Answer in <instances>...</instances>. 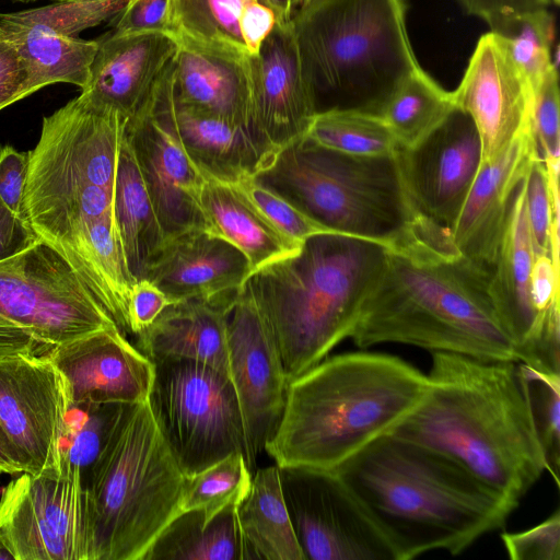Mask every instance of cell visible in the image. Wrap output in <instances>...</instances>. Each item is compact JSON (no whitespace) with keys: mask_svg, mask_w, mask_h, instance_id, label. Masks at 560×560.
I'll return each mask as SVG.
<instances>
[{"mask_svg":"<svg viewBox=\"0 0 560 560\" xmlns=\"http://www.w3.org/2000/svg\"><path fill=\"white\" fill-rule=\"evenodd\" d=\"M127 120L80 93L43 118L39 138L27 152L22 217L101 303L130 278L114 213Z\"/></svg>","mask_w":560,"mask_h":560,"instance_id":"6da1fadb","label":"cell"},{"mask_svg":"<svg viewBox=\"0 0 560 560\" xmlns=\"http://www.w3.org/2000/svg\"><path fill=\"white\" fill-rule=\"evenodd\" d=\"M516 363L432 352L422 399L390 434L442 454L517 506L546 464Z\"/></svg>","mask_w":560,"mask_h":560,"instance_id":"7a4b0ae2","label":"cell"},{"mask_svg":"<svg viewBox=\"0 0 560 560\" xmlns=\"http://www.w3.org/2000/svg\"><path fill=\"white\" fill-rule=\"evenodd\" d=\"M491 272L446 236L388 250L350 335L359 348L402 343L488 361L517 362L490 291Z\"/></svg>","mask_w":560,"mask_h":560,"instance_id":"3957f363","label":"cell"},{"mask_svg":"<svg viewBox=\"0 0 560 560\" xmlns=\"http://www.w3.org/2000/svg\"><path fill=\"white\" fill-rule=\"evenodd\" d=\"M362 502L398 560L456 556L501 528L516 505L442 454L385 434L334 469Z\"/></svg>","mask_w":560,"mask_h":560,"instance_id":"277c9868","label":"cell"},{"mask_svg":"<svg viewBox=\"0 0 560 560\" xmlns=\"http://www.w3.org/2000/svg\"><path fill=\"white\" fill-rule=\"evenodd\" d=\"M427 387L425 374L390 354L324 359L289 382L282 419L265 451L278 466L334 470L390 433Z\"/></svg>","mask_w":560,"mask_h":560,"instance_id":"5b68a950","label":"cell"},{"mask_svg":"<svg viewBox=\"0 0 560 560\" xmlns=\"http://www.w3.org/2000/svg\"><path fill=\"white\" fill-rule=\"evenodd\" d=\"M388 249L341 234L307 237L299 253L253 272L245 285L266 322L289 382L350 338Z\"/></svg>","mask_w":560,"mask_h":560,"instance_id":"8992f818","label":"cell"},{"mask_svg":"<svg viewBox=\"0 0 560 560\" xmlns=\"http://www.w3.org/2000/svg\"><path fill=\"white\" fill-rule=\"evenodd\" d=\"M406 0H307L291 24L318 112L378 115L421 67L407 31Z\"/></svg>","mask_w":560,"mask_h":560,"instance_id":"52a82bcc","label":"cell"},{"mask_svg":"<svg viewBox=\"0 0 560 560\" xmlns=\"http://www.w3.org/2000/svg\"><path fill=\"white\" fill-rule=\"evenodd\" d=\"M254 177L326 229L388 250L427 231L428 219L409 198L396 154L349 155L302 138L279 151Z\"/></svg>","mask_w":560,"mask_h":560,"instance_id":"ba28073f","label":"cell"},{"mask_svg":"<svg viewBox=\"0 0 560 560\" xmlns=\"http://www.w3.org/2000/svg\"><path fill=\"white\" fill-rule=\"evenodd\" d=\"M184 477L148 400L128 405L83 477L93 560H142L179 514Z\"/></svg>","mask_w":560,"mask_h":560,"instance_id":"9c48e42d","label":"cell"},{"mask_svg":"<svg viewBox=\"0 0 560 560\" xmlns=\"http://www.w3.org/2000/svg\"><path fill=\"white\" fill-rule=\"evenodd\" d=\"M118 327L68 262L42 241L0 260V357H46L92 331Z\"/></svg>","mask_w":560,"mask_h":560,"instance_id":"30bf717a","label":"cell"},{"mask_svg":"<svg viewBox=\"0 0 560 560\" xmlns=\"http://www.w3.org/2000/svg\"><path fill=\"white\" fill-rule=\"evenodd\" d=\"M152 362L148 404L184 476L233 453L246 458L243 419L229 374L191 360Z\"/></svg>","mask_w":560,"mask_h":560,"instance_id":"8fae6325","label":"cell"},{"mask_svg":"<svg viewBox=\"0 0 560 560\" xmlns=\"http://www.w3.org/2000/svg\"><path fill=\"white\" fill-rule=\"evenodd\" d=\"M0 541L14 560H93L82 471L12 479L0 497Z\"/></svg>","mask_w":560,"mask_h":560,"instance_id":"7c38bea8","label":"cell"},{"mask_svg":"<svg viewBox=\"0 0 560 560\" xmlns=\"http://www.w3.org/2000/svg\"><path fill=\"white\" fill-rule=\"evenodd\" d=\"M278 471L305 560H398L384 532L336 470L278 466Z\"/></svg>","mask_w":560,"mask_h":560,"instance_id":"4fadbf2b","label":"cell"},{"mask_svg":"<svg viewBox=\"0 0 560 560\" xmlns=\"http://www.w3.org/2000/svg\"><path fill=\"white\" fill-rule=\"evenodd\" d=\"M69 383L48 357H0V427L22 472H63Z\"/></svg>","mask_w":560,"mask_h":560,"instance_id":"5bb4252c","label":"cell"},{"mask_svg":"<svg viewBox=\"0 0 560 560\" xmlns=\"http://www.w3.org/2000/svg\"><path fill=\"white\" fill-rule=\"evenodd\" d=\"M228 354L243 419L246 460L253 471L282 419L289 380L273 337L245 284L229 316Z\"/></svg>","mask_w":560,"mask_h":560,"instance_id":"9a60e30c","label":"cell"},{"mask_svg":"<svg viewBox=\"0 0 560 560\" xmlns=\"http://www.w3.org/2000/svg\"><path fill=\"white\" fill-rule=\"evenodd\" d=\"M409 198L420 215L451 228L481 164V143L471 117L455 108L422 141L396 153Z\"/></svg>","mask_w":560,"mask_h":560,"instance_id":"2e32d148","label":"cell"},{"mask_svg":"<svg viewBox=\"0 0 560 560\" xmlns=\"http://www.w3.org/2000/svg\"><path fill=\"white\" fill-rule=\"evenodd\" d=\"M247 66L248 127L272 160L283 148L305 137L318 112L291 21L277 23Z\"/></svg>","mask_w":560,"mask_h":560,"instance_id":"e0dca14e","label":"cell"},{"mask_svg":"<svg viewBox=\"0 0 560 560\" xmlns=\"http://www.w3.org/2000/svg\"><path fill=\"white\" fill-rule=\"evenodd\" d=\"M455 106L472 119L481 163H490L532 124L534 89L492 32L480 36L457 88Z\"/></svg>","mask_w":560,"mask_h":560,"instance_id":"ac0fdd59","label":"cell"},{"mask_svg":"<svg viewBox=\"0 0 560 560\" xmlns=\"http://www.w3.org/2000/svg\"><path fill=\"white\" fill-rule=\"evenodd\" d=\"M125 133L164 241L187 230H206L199 202L205 176L155 113L151 94L127 120Z\"/></svg>","mask_w":560,"mask_h":560,"instance_id":"d6986e66","label":"cell"},{"mask_svg":"<svg viewBox=\"0 0 560 560\" xmlns=\"http://www.w3.org/2000/svg\"><path fill=\"white\" fill-rule=\"evenodd\" d=\"M46 357L66 376L71 407L137 405L149 398L154 363L118 327L67 341Z\"/></svg>","mask_w":560,"mask_h":560,"instance_id":"ffe728a7","label":"cell"},{"mask_svg":"<svg viewBox=\"0 0 560 560\" xmlns=\"http://www.w3.org/2000/svg\"><path fill=\"white\" fill-rule=\"evenodd\" d=\"M153 107L203 176L229 185L255 176L271 158L244 126L175 102L172 61L151 92Z\"/></svg>","mask_w":560,"mask_h":560,"instance_id":"44dd1931","label":"cell"},{"mask_svg":"<svg viewBox=\"0 0 560 560\" xmlns=\"http://www.w3.org/2000/svg\"><path fill=\"white\" fill-rule=\"evenodd\" d=\"M539 155L532 124L490 163H481L465 202L447 229L453 248L492 271L517 184Z\"/></svg>","mask_w":560,"mask_h":560,"instance_id":"7402d4cb","label":"cell"},{"mask_svg":"<svg viewBox=\"0 0 560 560\" xmlns=\"http://www.w3.org/2000/svg\"><path fill=\"white\" fill-rule=\"evenodd\" d=\"M96 40L97 50L81 93L129 119L173 60L178 40L170 32L117 33L112 30Z\"/></svg>","mask_w":560,"mask_h":560,"instance_id":"603a6c76","label":"cell"},{"mask_svg":"<svg viewBox=\"0 0 560 560\" xmlns=\"http://www.w3.org/2000/svg\"><path fill=\"white\" fill-rule=\"evenodd\" d=\"M249 276L248 260L238 248L206 230L191 229L164 241L143 279L175 303L237 293Z\"/></svg>","mask_w":560,"mask_h":560,"instance_id":"cb8c5ba5","label":"cell"},{"mask_svg":"<svg viewBox=\"0 0 560 560\" xmlns=\"http://www.w3.org/2000/svg\"><path fill=\"white\" fill-rule=\"evenodd\" d=\"M237 293L167 305L137 335V348L151 361L191 360L229 374L228 322Z\"/></svg>","mask_w":560,"mask_h":560,"instance_id":"d4e9b609","label":"cell"},{"mask_svg":"<svg viewBox=\"0 0 560 560\" xmlns=\"http://www.w3.org/2000/svg\"><path fill=\"white\" fill-rule=\"evenodd\" d=\"M0 33L18 49L27 80L21 100L54 83L83 89L97 50V40L72 36L39 19L32 9L0 13Z\"/></svg>","mask_w":560,"mask_h":560,"instance_id":"484cf974","label":"cell"},{"mask_svg":"<svg viewBox=\"0 0 560 560\" xmlns=\"http://www.w3.org/2000/svg\"><path fill=\"white\" fill-rule=\"evenodd\" d=\"M248 58L235 60L178 40L172 60L176 103L248 127Z\"/></svg>","mask_w":560,"mask_h":560,"instance_id":"4316f807","label":"cell"},{"mask_svg":"<svg viewBox=\"0 0 560 560\" xmlns=\"http://www.w3.org/2000/svg\"><path fill=\"white\" fill-rule=\"evenodd\" d=\"M199 202L206 231L238 248L250 275L301 249L303 243L281 233L232 185L205 176Z\"/></svg>","mask_w":560,"mask_h":560,"instance_id":"83f0119b","label":"cell"},{"mask_svg":"<svg viewBox=\"0 0 560 560\" xmlns=\"http://www.w3.org/2000/svg\"><path fill=\"white\" fill-rule=\"evenodd\" d=\"M243 560H305L283 499L278 466L258 469L237 506Z\"/></svg>","mask_w":560,"mask_h":560,"instance_id":"f1b7e54d","label":"cell"},{"mask_svg":"<svg viewBox=\"0 0 560 560\" xmlns=\"http://www.w3.org/2000/svg\"><path fill=\"white\" fill-rule=\"evenodd\" d=\"M114 213L129 271L136 281L143 279L164 236L126 133L117 162Z\"/></svg>","mask_w":560,"mask_h":560,"instance_id":"f546056e","label":"cell"},{"mask_svg":"<svg viewBox=\"0 0 560 560\" xmlns=\"http://www.w3.org/2000/svg\"><path fill=\"white\" fill-rule=\"evenodd\" d=\"M237 508L207 520L201 510L176 515L150 546L142 560H243Z\"/></svg>","mask_w":560,"mask_h":560,"instance_id":"4dcf8cb0","label":"cell"},{"mask_svg":"<svg viewBox=\"0 0 560 560\" xmlns=\"http://www.w3.org/2000/svg\"><path fill=\"white\" fill-rule=\"evenodd\" d=\"M256 0H168V26L177 40L235 60L252 57L242 21Z\"/></svg>","mask_w":560,"mask_h":560,"instance_id":"1f68e13d","label":"cell"},{"mask_svg":"<svg viewBox=\"0 0 560 560\" xmlns=\"http://www.w3.org/2000/svg\"><path fill=\"white\" fill-rule=\"evenodd\" d=\"M455 108L446 91L423 68L410 75L388 98L377 116L390 129L399 148H412Z\"/></svg>","mask_w":560,"mask_h":560,"instance_id":"d6a6232c","label":"cell"},{"mask_svg":"<svg viewBox=\"0 0 560 560\" xmlns=\"http://www.w3.org/2000/svg\"><path fill=\"white\" fill-rule=\"evenodd\" d=\"M304 138L319 147L357 156H393L399 149L380 116L354 109L317 112Z\"/></svg>","mask_w":560,"mask_h":560,"instance_id":"836d02e7","label":"cell"},{"mask_svg":"<svg viewBox=\"0 0 560 560\" xmlns=\"http://www.w3.org/2000/svg\"><path fill=\"white\" fill-rule=\"evenodd\" d=\"M253 479L245 455L233 453L205 469L184 477L179 513L201 510L207 520L223 510L237 508L247 495Z\"/></svg>","mask_w":560,"mask_h":560,"instance_id":"e575fe53","label":"cell"},{"mask_svg":"<svg viewBox=\"0 0 560 560\" xmlns=\"http://www.w3.org/2000/svg\"><path fill=\"white\" fill-rule=\"evenodd\" d=\"M504 44L533 89L556 66L552 58L553 19L549 9L504 16L490 26Z\"/></svg>","mask_w":560,"mask_h":560,"instance_id":"d590c367","label":"cell"},{"mask_svg":"<svg viewBox=\"0 0 560 560\" xmlns=\"http://www.w3.org/2000/svg\"><path fill=\"white\" fill-rule=\"evenodd\" d=\"M516 368L546 471L559 487L560 373L539 371L521 362Z\"/></svg>","mask_w":560,"mask_h":560,"instance_id":"8d00e7d4","label":"cell"},{"mask_svg":"<svg viewBox=\"0 0 560 560\" xmlns=\"http://www.w3.org/2000/svg\"><path fill=\"white\" fill-rule=\"evenodd\" d=\"M559 167L547 166L537 156L525 176L527 219L535 255L559 261Z\"/></svg>","mask_w":560,"mask_h":560,"instance_id":"74e56055","label":"cell"},{"mask_svg":"<svg viewBox=\"0 0 560 560\" xmlns=\"http://www.w3.org/2000/svg\"><path fill=\"white\" fill-rule=\"evenodd\" d=\"M128 405H79L69 410L61 442L63 467L86 474Z\"/></svg>","mask_w":560,"mask_h":560,"instance_id":"f35d334b","label":"cell"},{"mask_svg":"<svg viewBox=\"0 0 560 560\" xmlns=\"http://www.w3.org/2000/svg\"><path fill=\"white\" fill-rule=\"evenodd\" d=\"M232 186L273 226L295 242L303 243L310 236L332 232L305 215L277 192L258 183L254 176L243 178Z\"/></svg>","mask_w":560,"mask_h":560,"instance_id":"ab89813d","label":"cell"},{"mask_svg":"<svg viewBox=\"0 0 560 560\" xmlns=\"http://www.w3.org/2000/svg\"><path fill=\"white\" fill-rule=\"evenodd\" d=\"M557 67L534 90L532 130L544 161H559L560 103Z\"/></svg>","mask_w":560,"mask_h":560,"instance_id":"60d3db41","label":"cell"},{"mask_svg":"<svg viewBox=\"0 0 560 560\" xmlns=\"http://www.w3.org/2000/svg\"><path fill=\"white\" fill-rule=\"evenodd\" d=\"M501 539L512 560H559V509L538 525L518 533H504Z\"/></svg>","mask_w":560,"mask_h":560,"instance_id":"b9f144b4","label":"cell"},{"mask_svg":"<svg viewBox=\"0 0 560 560\" xmlns=\"http://www.w3.org/2000/svg\"><path fill=\"white\" fill-rule=\"evenodd\" d=\"M168 0H129L113 19L112 31L117 33L170 32Z\"/></svg>","mask_w":560,"mask_h":560,"instance_id":"7bdbcfd3","label":"cell"},{"mask_svg":"<svg viewBox=\"0 0 560 560\" xmlns=\"http://www.w3.org/2000/svg\"><path fill=\"white\" fill-rule=\"evenodd\" d=\"M27 166V152L18 151L10 144L0 145V199L20 217Z\"/></svg>","mask_w":560,"mask_h":560,"instance_id":"ee69618b","label":"cell"},{"mask_svg":"<svg viewBox=\"0 0 560 560\" xmlns=\"http://www.w3.org/2000/svg\"><path fill=\"white\" fill-rule=\"evenodd\" d=\"M172 302L148 279L136 281L129 300L130 334L138 335L149 327Z\"/></svg>","mask_w":560,"mask_h":560,"instance_id":"f6af8a7d","label":"cell"},{"mask_svg":"<svg viewBox=\"0 0 560 560\" xmlns=\"http://www.w3.org/2000/svg\"><path fill=\"white\" fill-rule=\"evenodd\" d=\"M26 66L15 46L0 33V110L21 101Z\"/></svg>","mask_w":560,"mask_h":560,"instance_id":"bcb514c9","label":"cell"},{"mask_svg":"<svg viewBox=\"0 0 560 560\" xmlns=\"http://www.w3.org/2000/svg\"><path fill=\"white\" fill-rule=\"evenodd\" d=\"M465 12L483 20L489 27L500 19L526 11L549 9L550 0H457Z\"/></svg>","mask_w":560,"mask_h":560,"instance_id":"7dc6e473","label":"cell"},{"mask_svg":"<svg viewBox=\"0 0 560 560\" xmlns=\"http://www.w3.org/2000/svg\"><path fill=\"white\" fill-rule=\"evenodd\" d=\"M37 241L26 221L0 199V260L21 253Z\"/></svg>","mask_w":560,"mask_h":560,"instance_id":"c3c4849f","label":"cell"},{"mask_svg":"<svg viewBox=\"0 0 560 560\" xmlns=\"http://www.w3.org/2000/svg\"><path fill=\"white\" fill-rule=\"evenodd\" d=\"M19 474H22V469L0 427V477L4 475L18 476Z\"/></svg>","mask_w":560,"mask_h":560,"instance_id":"681fc988","label":"cell"},{"mask_svg":"<svg viewBox=\"0 0 560 560\" xmlns=\"http://www.w3.org/2000/svg\"><path fill=\"white\" fill-rule=\"evenodd\" d=\"M277 14L279 23L291 21L305 0H261Z\"/></svg>","mask_w":560,"mask_h":560,"instance_id":"f907efd6","label":"cell"},{"mask_svg":"<svg viewBox=\"0 0 560 560\" xmlns=\"http://www.w3.org/2000/svg\"><path fill=\"white\" fill-rule=\"evenodd\" d=\"M0 560H14L10 551L0 541Z\"/></svg>","mask_w":560,"mask_h":560,"instance_id":"816d5d0a","label":"cell"},{"mask_svg":"<svg viewBox=\"0 0 560 560\" xmlns=\"http://www.w3.org/2000/svg\"><path fill=\"white\" fill-rule=\"evenodd\" d=\"M559 2H560V0H550L551 5H552V4H553V5H558V4H559Z\"/></svg>","mask_w":560,"mask_h":560,"instance_id":"f5cc1de1","label":"cell"},{"mask_svg":"<svg viewBox=\"0 0 560 560\" xmlns=\"http://www.w3.org/2000/svg\"><path fill=\"white\" fill-rule=\"evenodd\" d=\"M14 1H20V2H31V1H35V0H14Z\"/></svg>","mask_w":560,"mask_h":560,"instance_id":"db71d44e","label":"cell"},{"mask_svg":"<svg viewBox=\"0 0 560 560\" xmlns=\"http://www.w3.org/2000/svg\"><path fill=\"white\" fill-rule=\"evenodd\" d=\"M57 1H77V0H57Z\"/></svg>","mask_w":560,"mask_h":560,"instance_id":"11a10c76","label":"cell"},{"mask_svg":"<svg viewBox=\"0 0 560 560\" xmlns=\"http://www.w3.org/2000/svg\"><path fill=\"white\" fill-rule=\"evenodd\" d=\"M305 1H307V0H305ZM305 1H304V2H305Z\"/></svg>","mask_w":560,"mask_h":560,"instance_id":"9f6ffc18","label":"cell"}]
</instances>
